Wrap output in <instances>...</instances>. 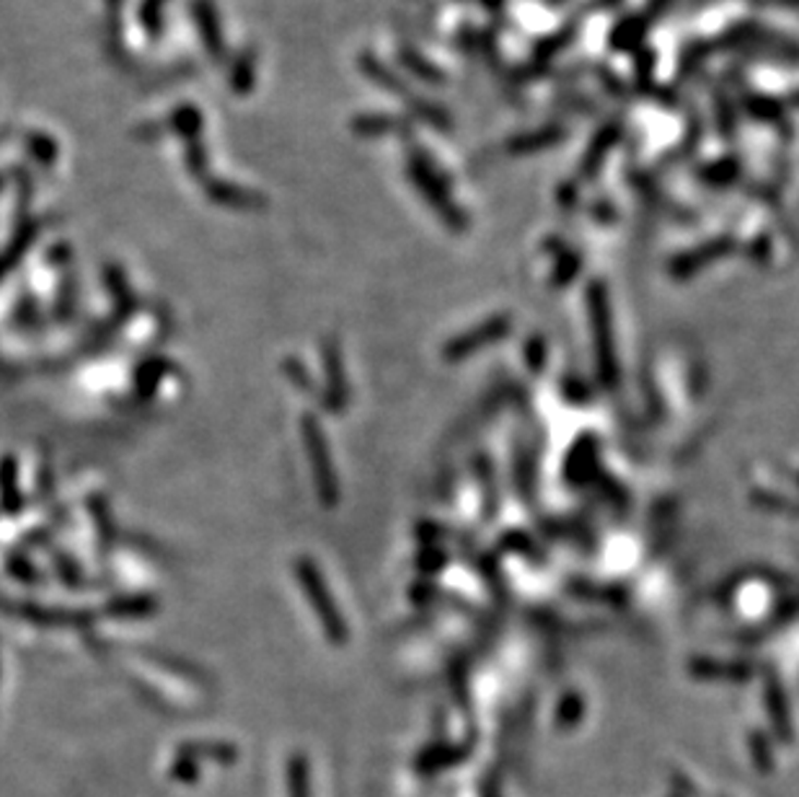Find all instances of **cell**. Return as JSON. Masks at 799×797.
I'll use <instances>...</instances> for the list:
<instances>
[{"label":"cell","mask_w":799,"mask_h":797,"mask_svg":"<svg viewBox=\"0 0 799 797\" xmlns=\"http://www.w3.org/2000/svg\"><path fill=\"white\" fill-rule=\"evenodd\" d=\"M593 306V326H595V340H598V353H600V368L603 373L611 376V324H608V306L603 290H593L591 298Z\"/></svg>","instance_id":"6da1fadb"},{"label":"cell","mask_w":799,"mask_h":797,"mask_svg":"<svg viewBox=\"0 0 799 797\" xmlns=\"http://www.w3.org/2000/svg\"><path fill=\"white\" fill-rule=\"evenodd\" d=\"M504 330H508V321H487V324H481L474 334L468 332L461 340H455L453 345L445 349V355H448V358H455V360L464 358V355L474 353V349H479L484 345H489V342H494L497 337H502Z\"/></svg>","instance_id":"7a4b0ae2"}]
</instances>
